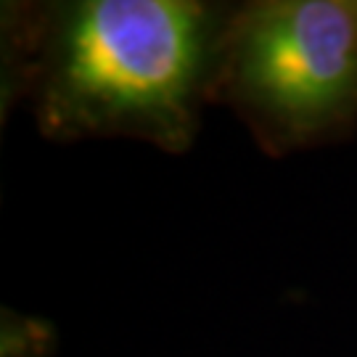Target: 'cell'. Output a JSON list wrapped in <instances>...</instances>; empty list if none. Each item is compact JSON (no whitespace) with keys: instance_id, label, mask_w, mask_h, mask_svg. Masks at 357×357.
Masks as SVG:
<instances>
[{"instance_id":"obj_1","label":"cell","mask_w":357,"mask_h":357,"mask_svg":"<svg viewBox=\"0 0 357 357\" xmlns=\"http://www.w3.org/2000/svg\"><path fill=\"white\" fill-rule=\"evenodd\" d=\"M230 6L199 0L13 3L3 13V96L51 141L130 138L183 153L212 103Z\"/></svg>"},{"instance_id":"obj_2","label":"cell","mask_w":357,"mask_h":357,"mask_svg":"<svg viewBox=\"0 0 357 357\" xmlns=\"http://www.w3.org/2000/svg\"><path fill=\"white\" fill-rule=\"evenodd\" d=\"M209 101L273 156L347 138L357 125V0L230 6Z\"/></svg>"},{"instance_id":"obj_3","label":"cell","mask_w":357,"mask_h":357,"mask_svg":"<svg viewBox=\"0 0 357 357\" xmlns=\"http://www.w3.org/2000/svg\"><path fill=\"white\" fill-rule=\"evenodd\" d=\"M0 357H48L53 352V328L19 312H3Z\"/></svg>"}]
</instances>
